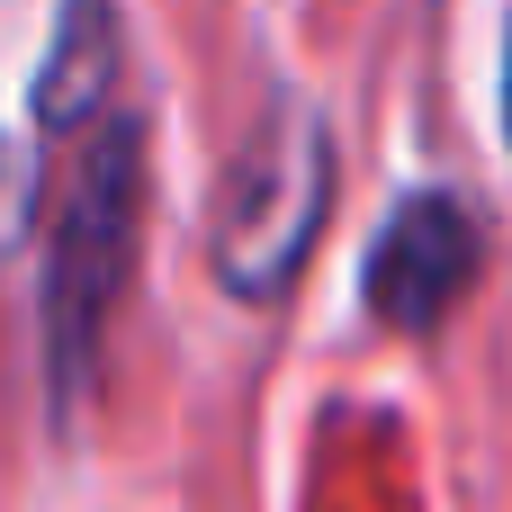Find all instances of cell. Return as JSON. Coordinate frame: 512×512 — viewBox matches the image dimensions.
Returning a JSON list of instances; mask_svg holds the SVG:
<instances>
[{
	"label": "cell",
	"instance_id": "6da1fadb",
	"mask_svg": "<svg viewBox=\"0 0 512 512\" xmlns=\"http://www.w3.org/2000/svg\"><path fill=\"white\" fill-rule=\"evenodd\" d=\"M45 144L63 153V207L45 216V360H54V387H72L135 261L144 153H135V126L108 108L81 126H54Z\"/></svg>",
	"mask_w": 512,
	"mask_h": 512
},
{
	"label": "cell",
	"instance_id": "7a4b0ae2",
	"mask_svg": "<svg viewBox=\"0 0 512 512\" xmlns=\"http://www.w3.org/2000/svg\"><path fill=\"white\" fill-rule=\"evenodd\" d=\"M324 126L306 108H279V126L225 171V198H216V270L234 297H279L315 243V216H324Z\"/></svg>",
	"mask_w": 512,
	"mask_h": 512
},
{
	"label": "cell",
	"instance_id": "3957f363",
	"mask_svg": "<svg viewBox=\"0 0 512 512\" xmlns=\"http://www.w3.org/2000/svg\"><path fill=\"white\" fill-rule=\"evenodd\" d=\"M477 279V225L459 198H405L396 225L378 234V261H369V306L405 333L441 324L450 297Z\"/></svg>",
	"mask_w": 512,
	"mask_h": 512
},
{
	"label": "cell",
	"instance_id": "277c9868",
	"mask_svg": "<svg viewBox=\"0 0 512 512\" xmlns=\"http://www.w3.org/2000/svg\"><path fill=\"white\" fill-rule=\"evenodd\" d=\"M504 117H512V90H504Z\"/></svg>",
	"mask_w": 512,
	"mask_h": 512
}]
</instances>
